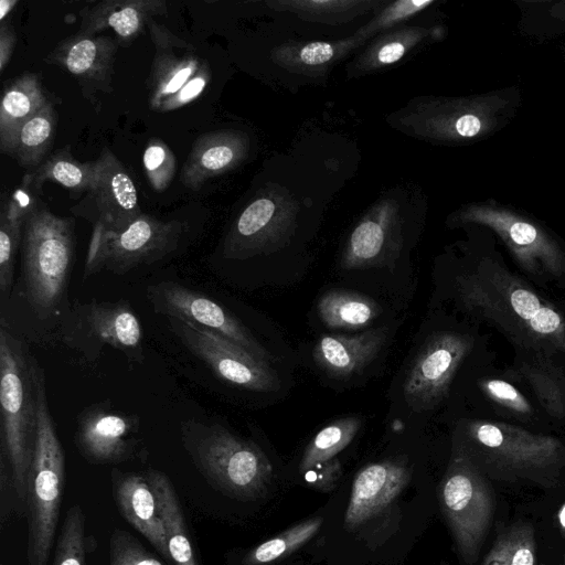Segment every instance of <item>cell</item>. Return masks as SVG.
Segmentation results:
<instances>
[{
	"label": "cell",
	"instance_id": "42",
	"mask_svg": "<svg viewBox=\"0 0 565 565\" xmlns=\"http://www.w3.org/2000/svg\"><path fill=\"white\" fill-rule=\"evenodd\" d=\"M142 163L151 188L158 192L166 190L177 170L171 149L162 140L151 139L145 149Z\"/></svg>",
	"mask_w": 565,
	"mask_h": 565
},
{
	"label": "cell",
	"instance_id": "25",
	"mask_svg": "<svg viewBox=\"0 0 565 565\" xmlns=\"http://www.w3.org/2000/svg\"><path fill=\"white\" fill-rule=\"evenodd\" d=\"M167 12L163 0H105L85 8L82 12L81 31L97 34L113 30L120 44L131 43L143 32L153 17Z\"/></svg>",
	"mask_w": 565,
	"mask_h": 565
},
{
	"label": "cell",
	"instance_id": "7",
	"mask_svg": "<svg viewBox=\"0 0 565 565\" xmlns=\"http://www.w3.org/2000/svg\"><path fill=\"white\" fill-rule=\"evenodd\" d=\"M512 90L459 98H422L401 121L417 137L445 143L477 141L500 130L513 116Z\"/></svg>",
	"mask_w": 565,
	"mask_h": 565
},
{
	"label": "cell",
	"instance_id": "15",
	"mask_svg": "<svg viewBox=\"0 0 565 565\" xmlns=\"http://www.w3.org/2000/svg\"><path fill=\"white\" fill-rule=\"evenodd\" d=\"M139 418L116 412L109 402L94 404L77 417L74 441L79 454L95 465L132 458L140 444Z\"/></svg>",
	"mask_w": 565,
	"mask_h": 565
},
{
	"label": "cell",
	"instance_id": "35",
	"mask_svg": "<svg viewBox=\"0 0 565 565\" xmlns=\"http://www.w3.org/2000/svg\"><path fill=\"white\" fill-rule=\"evenodd\" d=\"M361 424L360 417L348 416L323 427L305 449L299 465L300 472L305 473L315 466L333 459L352 441Z\"/></svg>",
	"mask_w": 565,
	"mask_h": 565
},
{
	"label": "cell",
	"instance_id": "5",
	"mask_svg": "<svg viewBox=\"0 0 565 565\" xmlns=\"http://www.w3.org/2000/svg\"><path fill=\"white\" fill-rule=\"evenodd\" d=\"M183 446L198 470L226 495L252 500L269 486L273 467L264 451L220 424L186 420L181 424Z\"/></svg>",
	"mask_w": 565,
	"mask_h": 565
},
{
	"label": "cell",
	"instance_id": "16",
	"mask_svg": "<svg viewBox=\"0 0 565 565\" xmlns=\"http://www.w3.org/2000/svg\"><path fill=\"white\" fill-rule=\"evenodd\" d=\"M403 246L396 209L381 204L367 213L351 232L343 250L345 270L392 265Z\"/></svg>",
	"mask_w": 565,
	"mask_h": 565
},
{
	"label": "cell",
	"instance_id": "44",
	"mask_svg": "<svg viewBox=\"0 0 565 565\" xmlns=\"http://www.w3.org/2000/svg\"><path fill=\"white\" fill-rule=\"evenodd\" d=\"M109 565H163L128 532L115 529L109 540Z\"/></svg>",
	"mask_w": 565,
	"mask_h": 565
},
{
	"label": "cell",
	"instance_id": "17",
	"mask_svg": "<svg viewBox=\"0 0 565 565\" xmlns=\"http://www.w3.org/2000/svg\"><path fill=\"white\" fill-rule=\"evenodd\" d=\"M118 41L109 36L77 32L61 41L46 62L68 72L84 94L110 92Z\"/></svg>",
	"mask_w": 565,
	"mask_h": 565
},
{
	"label": "cell",
	"instance_id": "20",
	"mask_svg": "<svg viewBox=\"0 0 565 565\" xmlns=\"http://www.w3.org/2000/svg\"><path fill=\"white\" fill-rule=\"evenodd\" d=\"M113 493L126 521L172 563L156 495L145 476L111 470Z\"/></svg>",
	"mask_w": 565,
	"mask_h": 565
},
{
	"label": "cell",
	"instance_id": "24",
	"mask_svg": "<svg viewBox=\"0 0 565 565\" xmlns=\"http://www.w3.org/2000/svg\"><path fill=\"white\" fill-rule=\"evenodd\" d=\"M507 377L525 384L537 404L553 420L565 422V367L556 361L559 355L515 350Z\"/></svg>",
	"mask_w": 565,
	"mask_h": 565
},
{
	"label": "cell",
	"instance_id": "12",
	"mask_svg": "<svg viewBox=\"0 0 565 565\" xmlns=\"http://www.w3.org/2000/svg\"><path fill=\"white\" fill-rule=\"evenodd\" d=\"M475 338L454 331L431 335L417 353L404 381V397L416 412L434 408L447 395L462 362L475 347Z\"/></svg>",
	"mask_w": 565,
	"mask_h": 565
},
{
	"label": "cell",
	"instance_id": "31",
	"mask_svg": "<svg viewBox=\"0 0 565 565\" xmlns=\"http://www.w3.org/2000/svg\"><path fill=\"white\" fill-rule=\"evenodd\" d=\"M318 315L330 329L358 330L367 327L381 313L371 297L343 289L326 291L317 303Z\"/></svg>",
	"mask_w": 565,
	"mask_h": 565
},
{
	"label": "cell",
	"instance_id": "50",
	"mask_svg": "<svg viewBox=\"0 0 565 565\" xmlns=\"http://www.w3.org/2000/svg\"><path fill=\"white\" fill-rule=\"evenodd\" d=\"M557 522L561 530L565 532V503L559 508L557 512Z\"/></svg>",
	"mask_w": 565,
	"mask_h": 565
},
{
	"label": "cell",
	"instance_id": "2",
	"mask_svg": "<svg viewBox=\"0 0 565 565\" xmlns=\"http://www.w3.org/2000/svg\"><path fill=\"white\" fill-rule=\"evenodd\" d=\"M461 435L459 448L483 475L552 487L565 472V444L557 437L489 419L465 420Z\"/></svg>",
	"mask_w": 565,
	"mask_h": 565
},
{
	"label": "cell",
	"instance_id": "6",
	"mask_svg": "<svg viewBox=\"0 0 565 565\" xmlns=\"http://www.w3.org/2000/svg\"><path fill=\"white\" fill-rule=\"evenodd\" d=\"M74 220L35 206L22 230L23 279L34 311L46 318L64 297L74 256Z\"/></svg>",
	"mask_w": 565,
	"mask_h": 565
},
{
	"label": "cell",
	"instance_id": "28",
	"mask_svg": "<svg viewBox=\"0 0 565 565\" xmlns=\"http://www.w3.org/2000/svg\"><path fill=\"white\" fill-rule=\"evenodd\" d=\"M159 507L169 553L174 565H199L177 492L170 479L156 469L145 475Z\"/></svg>",
	"mask_w": 565,
	"mask_h": 565
},
{
	"label": "cell",
	"instance_id": "8",
	"mask_svg": "<svg viewBox=\"0 0 565 565\" xmlns=\"http://www.w3.org/2000/svg\"><path fill=\"white\" fill-rule=\"evenodd\" d=\"M440 503L461 557L475 562L489 533L495 502L486 475L461 448L441 482Z\"/></svg>",
	"mask_w": 565,
	"mask_h": 565
},
{
	"label": "cell",
	"instance_id": "21",
	"mask_svg": "<svg viewBox=\"0 0 565 565\" xmlns=\"http://www.w3.org/2000/svg\"><path fill=\"white\" fill-rule=\"evenodd\" d=\"M151 39L156 47L148 78L149 105L153 110L170 96L174 95L201 68L203 61L193 50L175 53L174 49L188 44L170 31L154 22L149 24Z\"/></svg>",
	"mask_w": 565,
	"mask_h": 565
},
{
	"label": "cell",
	"instance_id": "9",
	"mask_svg": "<svg viewBox=\"0 0 565 565\" xmlns=\"http://www.w3.org/2000/svg\"><path fill=\"white\" fill-rule=\"evenodd\" d=\"M182 233V223L162 221L143 213L120 230L96 224L83 278L87 279L104 268L122 275L140 265L157 262L177 248Z\"/></svg>",
	"mask_w": 565,
	"mask_h": 565
},
{
	"label": "cell",
	"instance_id": "33",
	"mask_svg": "<svg viewBox=\"0 0 565 565\" xmlns=\"http://www.w3.org/2000/svg\"><path fill=\"white\" fill-rule=\"evenodd\" d=\"M55 126L54 105L47 100L19 129L8 154L24 168L39 167L53 143Z\"/></svg>",
	"mask_w": 565,
	"mask_h": 565
},
{
	"label": "cell",
	"instance_id": "49",
	"mask_svg": "<svg viewBox=\"0 0 565 565\" xmlns=\"http://www.w3.org/2000/svg\"><path fill=\"white\" fill-rule=\"evenodd\" d=\"M18 4V0H0V21L4 22L7 15Z\"/></svg>",
	"mask_w": 565,
	"mask_h": 565
},
{
	"label": "cell",
	"instance_id": "48",
	"mask_svg": "<svg viewBox=\"0 0 565 565\" xmlns=\"http://www.w3.org/2000/svg\"><path fill=\"white\" fill-rule=\"evenodd\" d=\"M17 42L13 29L4 22L0 25V72L3 73L11 60Z\"/></svg>",
	"mask_w": 565,
	"mask_h": 565
},
{
	"label": "cell",
	"instance_id": "40",
	"mask_svg": "<svg viewBox=\"0 0 565 565\" xmlns=\"http://www.w3.org/2000/svg\"><path fill=\"white\" fill-rule=\"evenodd\" d=\"M522 11L521 29L533 36H550L565 31V1L518 3Z\"/></svg>",
	"mask_w": 565,
	"mask_h": 565
},
{
	"label": "cell",
	"instance_id": "30",
	"mask_svg": "<svg viewBox=\"0 0 565 565\" xmlns=\"http://www.w3.org/2000/svg\"><path fill=\"white\" fill-rule=\"evenodd\" d=\"M437 35L438 29L433 31L423 26L401 25L388 30L372 40L353 60L350 71L362 75L392 66L419 44Z\"/></svg>",
	"mask_w": 565,
	"mask_h": 565
},
{
	"label": "cell",
	"instance_id": "14",
	"mask_svg": "<svg viewBox=\"0 0 565 565\" xmlns=\"http://www.w3.org/2000/svg\"><path fill=\"white\" fill-rule=\"evenodd\" d=\"M71 211L109 230H120L142 214L131 178L108 148L95 160L94 178L85 198Z\"/></svg>",
	"mask_w": 565,
	"mask_h": 565
},
{
	"label": "cell",
	"instance_id": "3",
	"mask_svg": "<svg viewBox=\"0 0 565 565\" xmlns=\"http://www.w3.org/2000/svg\"><path fill=\"white\" fill-rule=\"evenodd\" d=\"M33 358L2 323L0 328V451L10 465L15 510L26 509L28 480L36 434Z\"/></svg>",
	"mask_w": 565,
	"mask_h": 565
},
{
	"label": "cell",
	"instance_id": "26",
	"mask_svg": "<svg viewBox=\"0 0 565 565\" xmlns=\"http://www.w3.org/2000/svg\"><path fill=\"white\" fill-rule=\"evenodd\" d=\"M83 321L96 341L107 343L134 358L140 350L142 329L127 301L95 302L85 306Z\"/></svg>",
	"mask_w": 565,
	"mask_h": 565
},
{
	"label": "cell",
	"instance_id": "27",
	"mask_svg": "<svg viewBox=\"0 0 565 565\" xmlns=\"http://www.w3.org/2000/svg\"><path fill=\"white\" fill-rule=\"evenodd\" d=\"M38 75L25 73L6 86L0 106V150L8 154L22 125L47 102Z\"/></svg>",
	"mask_w": 565,
	"mask_h": 565
},
{
	"label": "cell",
	"instance_id": "51",
	"mask_svg": "<svg viewBox=\"0 0 565 565\" xmlns=\"http://www.w3.org/2000/svg\"><path fill=\"white\" fill-rule=\"evenodd\" d=\"M481 565H502L499 561L484 556Z\"/></svg>",
	"mask_w": 565,
	"mask_h": 565
},
{
	"label": "cell",
	"instance_id": "22",
	"mask_svg": "<svg viewBox=\"0 0 565 565\" xmlns=\"http://www.w3.org/2000/svg\"><path fill=\"white\" fill-rule=\"evenodd\" d=\"M387 337L388 331L383 327L353 335L326 334L315 345L313 360L329 376L352 377L377 356Z\"/></svg>",
	"mask_w": 565,
	"mask_h": 565
},
{
	"label": "cell",
	"instance_id": "10",
	"mask_svg": "<svg viewBox=\"0 0 565 565\" xmlns=\"http://www.w3.org/2000/svg\"><path fill=\"white\" fill-rule=\"evenodd\" d=\"M456 221L490 227L529 278L541 284L565 281V249L530 220L491 204H471L457 213Z\"/></svg>",
	"mask_w": 565,
	"mask_h": 565
},
{
	"label": "cell",
	"instance_id": "46",
	"mask_svg": "<svg viewBox=\"0 0 565 565\" xmlns=\"http://www.w3.org/2000/svg\"><path fill=\"white\" fill-rule=\"evenodd\" d=\"M0 521L3 524L15 504L12 473L6 455L0 451Z\"/></svg>",
	"mask_w": 565,
	"mask_h": 565
},
{
	"label": "cell",
	"instance_id": "41",
	"mask_svg": "<svg viewBox=\"0 0 565 565\" xmlns=\"http://www.w3.org/2000/svg\"><path fill=\"white\" fill-rule=\"evenodd\" d=\"M435 3V0H398L383 4L376 10L375 15L354 34L366 42L375 36L401 26V24L426 10Z\"/></svg>",
	"mask_w": 565,
	"mask_h": 565
},
{
	"label": "cell",
	"instance_id": "1",
	"mask_svg": "<svg viewBox=\"0 0 565 565\" xmlns=\"http://www.w3.org/2000/svg\"><path fill=\"white\" fill-rule=\"evenodd\" d=\"M470 316L500 331L515 350L565 355V315L494 257H482L454 280Z\"/></svg>",
	"mask_w": 565,
	"mask_h": 565
},
{
	"label": "cell",
	"instance_id": "38",
	"mask_svg": "<svg viewBox=\"0 0 565 565\" xmlns=\"http://www.w3.org/2000/svg\"><path fill=\"white\" fill-rule=\"evenodd\" d=\"M482 394L507 416L525 423L536 419V411L526 396L510 381L495 376L481 377Z\"/></svg>",
	"mask_w": 565,
	"mask_h": 565
},
{
	"label": "cell",
	"instance_id": "52",
	"mask_svg": "<svg viewBox=\"0 0 565 565\" xmlns=\"http://www.w3.org/2000/svg\"><path fill=\"white\" fill-rule=\"evenodd\" d=\"M559 565H565V555H564L563 561H562V563Z\"/></svg>",
	"mask_w": 565,
	"mask_h": 565
},
{
	"label": "cell",
	"instance_id": "32",
	"mask_svg": "<svg viewBox=\"0 0 565 565\" xmlns=\"http://www.w3.org/2000/svg\"><path fill=\"white\" fill-rule=\"evenodd\" d=\"M385 2V1H384ZM384 2L377 0H277L267 4L274 10L289 12L298 18L323 24H342Z\"/></svg>",
	"mask_w": 565,
	"mask_h": 565
},
{
	"label": "cell",
	"instance_id": "23",
	"mask_svg": "<svg viewBox=\"0 0 565 565\" xmlns=\"http://www.w3.org/2000/svg\"><path fill=\"white\" fill-rule=\"evenodd\" d=\"M248 139L237 130H217L200 136L181 172L182 183L196 191L216 175L234 169L247 153Z\"/></svg>",
	"mask_w": 565,
	"mask_h": 565
},
{
	"label": "cell",
	"instance_id": "11",
	"mask_svg": "<svg viewBox=\"0 0 565 565\" xmlns=\"http://www.w3.org/2000/svg\"><path fill=\"white\" fill-rule=\"evenodd\" d=\"M172 332L221 380L255 392H275L280 380L264 362L225 337L200 324L168 317Z\"/></svg>",
	"mask_w": 565,
	"mask_h": 565
},
{
	"label": "cell",
	"instance_id": "47",
	"mask_svg": "<svg viewBox=\"0 0 565 565\" xmlns=\"http://www.w3.org/2000/svg\"><path fill=\"white\" fill-rule=\"evenodd\" d=\"M340 463L333 458L305 472V478L315 487H331L333 481L340 476Z\"/></svg>",
	"mask_w": 565,
	"mask_h": 565
},
{
	"label": "cell",
	"instance_id": "4",
	"mask_svg": "<svg viewBox=\"0 0 565 565\" xmlns=\"http://www.w3.org/2000/svg\"><path fill=\"white\" fill-rule=\"evenodd\" d=\"M36 434L28 480V564L47 565L58 521L65 456L50 413L44 371L33 358Z\"/></svg>",
	"mask_w": 565,
	"mask_h": 565
},
{
	"label": "cell",
	"instance_id": "18",
	"mask_svg": "<svg viewBox=\"0 0 565 565\" xmlns=\"http://www.w3.org/2000/svg\"><path fill=\"white\" fill-rule=\"evenodd\" d=\"M411 480L408 467L394 460L370 463L354 477L344 515V526L353 530L388 507Z\"/></svg>",
	"mask_w": 565,
	"mask_h": 565
},
{
	"label": "cell",
	"instance_id": "34",
	"mask_svg": "<svg viewBox=\"0 0 565 565\" xmlns=\"http://www.w3.org/2000/svg\"><path fill=\"white\" fill-rule=\"evenodd\" d=\"M95 173V161L79 162L63 149L43 161L36 169L25 173L24 186L41 189L45 181H54L73 193L87 191Z\"/></svg>",
	"mask_w": 565,
	"mask_h": 565
},
{
	"label": "cell",
	"instance_id": "39",
	"mask_svg": "<svg viewBox=\"0 0 565 565\" xmlns=\"http://www.w3.org/2000/svg\"><path fill=\"white\" fill-rule=\"evenodd\" d=\"M86 553L85 516L78 504L66 512L57 537L53 565H84Z\"/></svg>",
	"mask_w": 565,
	"mask_h": 565
},
{
	"label": "cell",
	"instance_id": "45",
	"mask_svg": "<svg viewBox=\"0 0 565 565\" xmlns=\"http://www.w3.org/2000/svg\"><path fill=\"white\" fill-rule=\"evenodd\" d=\"M210 79V67L204 62L198 73L186 84L160 105L158 111H171L193 102L203 93Z\"/></svg>",
	"mask_w": 565,
	"mask_h": 565
},
{
	"label": "cell",
	"instance_id": "36",
	"mask_svg": "<svg viewBox=\"0 0 565 565\" xmlns=\"http://www.w3.org/2000/svg\"><path fill=\"white\" fill-rule=\"evenodd\" d=\"M486 556L502 565H535L534 527L529 522L519 521L502 529Z\"/></svg>",
	"mask_w": 565,
	"mask_h": 565
},
{
	"label": "cell",
	"instance_id": "19",
	"mask_svg": "<svg viewBox=\"0 0 565 565\" xmlns=\"http://www.w3.org/2000/svg\"><path fill=\"white\" fill-rule=\"evenodd\" d=\"M277 211L268 196L257 198L247 205L226 236L224 256L245 259L278 248L284 242L286 223L277 216Z\"/></svg>",
	"mask_w": 565,
	"mask_h": 565
},
{
	"label": "cell",
	"instance_id": "43",
	"mask_svg": "<svg viewBox=\"0 0 565 565\" xmlns=\"http://www.w3.org/2000/svg\"><path fill=\"white\" fill-rule=\"evenodd\" d=\"M23 223V218L0 212V290L3 295L11 290L14 256L22 238Z\"/></svg>",
	"mask_w": 565,
	"mask_h": 565
},
{
	"label": "cell",
	"instance_id": "53",
	"mask_svg": "<svg viewBox=\"0 0 565 565\" xmlns=\"http://www.w3.org/2000/svg\"><path fill=\"white\" fill-rule=\"evenodd\" d=\"M564 52H565V49H564Z\"/></svg>",
	"mask_w": 565,
	"mask_h": 565
},
{
	"label": "cell",
	"instance_id": "13",
	"mask_svg": "<svg viewBox=\"0 0 565 565\" xmlns=\"http://www.w3.org/2000/svg\"><path fill=\"white\" fill-rule=\"evenodd\" d=\"M153 310L167 317L200 324L236 343L257 359L271 364V353L228 310L205 295L172 281L147 289Z\"/></svg>",
	"mask_w": 565,
	"mask_h": 565
},
{
	"label": "cell",
	"instance_id": "37",
	"mask_svg": "<svg viewBox=\"0 0 565 565\" xmlns=\"http://www.w3.org/2000/svg\"><path fill=\"white\" fill-rule=\"evenodd\" d=\"M322 522L320 516H316L294 525L253 548L245 556L244 564L265 565L297 551L315 536Z\"/></svg>",
	"mask_w": 565,
	"mask_h": 565
},
{
	"label": "cell",
	"instance_id": "29",
	"mask_svg": "<svg viewBox=\"0 0 565 565\" xmlns=\"http://www.w3.org/2000/svg\"><path fill=\"white\" fill-rule=\"evenodd\" d=\"M364 43L355 34L338 41L286 43L274 49L271 58L287 71L313 75L327 71Z\"/></svg>",
	"mask_w": 565,
	"mask_h": 565
}]
</instances>
